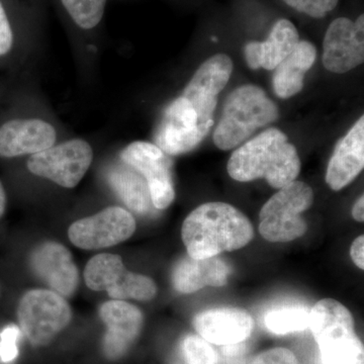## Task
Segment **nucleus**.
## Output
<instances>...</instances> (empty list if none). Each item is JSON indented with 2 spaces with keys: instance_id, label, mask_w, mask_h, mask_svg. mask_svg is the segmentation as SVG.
<instances>
[{
  "instance_id": "nucleus-15",
  "label": "nucleus",
  "mask_w": 364,
  "mask_h": 364,
  "mask_svg": "<svg viewBox=\"0 0 364 364\" xmlns=\"http://www.w3.org/2000/svg\"><path fill=\"white\" fill-rule=\"evenodd\" d=\"M56 140V129L44 119H11L0 127V157L36 154L52 147Z\"/></svg>"
},
{
  "instance_id": "nucleus-28",
  "label": "nucleus",
  "mask_w": 364,
  "mask_h": 364,
  "mask_svg": "<svg viewBox=\"0 0 364 364\" xmlns=\"http://www.w3.org/2000/svg\"><path fill=\"white\" fill-rule=\"evenodd\" d=\"M21 329L14 325H9L0 333V360L4 363H13L18 358V340Z\"/></svg>"
},
{
  "instance_id": "nucleus-31",
  "label": "nucleus",
  "mask_w": 364,
  "mask_h": 364,
  "mask_svg": "<svg viewBox=\"0 0 364 364\" xmlns=\"http://www.w3.org/2000/svg\"><path fill=\"white\" fill-rule=\"evenodd\" d=\"M352 260L356 267L363 269L364 268V237L359 236L352 243L350 248Z\"/></svg>"
},
{
  "instance_id": "nucleus-8",
  "label": "nucleus",
  "mask_w": 364,
  "mask_h": 364,
  "mask_svg": "<svg viewBox=\"0 0 364 364\" xmlns=\"http://www.w3.org/2000/svg\"><path fill=\"white\" fill-rule=\"evenodd\" d=\"M93 159L90 144L82 139H71L31 155L28 171L62 188H73L82 181Z\"/></svg>"
},
{
  "instance_id": "nucleus-7",
  "label": "nucleus",
  "mask_w": 364,
  "mask_h": 364,
  "mask_svg": "<svg viewBox=\"0 0 364 364\" xmlns=\"http://www.w3.org/2000/svg\"><path fill=\"white\" fill-rule=\"evenodd\" d=\"M70 306L63 296L47 289H32L18 306L21 331L33 346H45L71 322Z\"/></svg>"
},
{
  "instance_id": "nucleus-2",
  "label": "nucleus",
  "mask_w": 364,
  "mask_h": 364,
  "mask_svg": "<svg viewBox=\"0 0 364 364\" xmlns=\"http://www.w3.org/2000/svg\"><path fill=\"white\" fill-rule=\"evenodd\" d=\"M301 163L298 151L286 134L267 129L240 146L230 157L228 173L234 181L248 182L267 179L273 188H282L296 181Z\"/></svg>"
},
{
  "instance_id": "nucleus-13",
  "label": "nucleus",
  "mask_w": 364,
  "mask_h": 364,
  "mask_svg": "<svg viewBox=\"0 0 364 364\" xmlns=\"http://www.w3.org/2000/svg\"><path fill=\"white\" fill-rule=\"evenodd\" d=\"M31 267L55 293L70 296L77 289L79 274L70 251L56 242L37 246L31 255Z\"/></svg>"
},
{
  "instance_id": "nucleus-16",
  "label": "nucleus",
  "mask_w": 364,
  "mask_h": 364,
  "mask_svg": "<svg viewBox=\"0 0 364 364\" xmlns=\"http://www.w3.org/2000/svg\"><path fill=\"white\" fill-rule=\"evenodd\" d=\"M364 167V117L356 122L335 147L327 171L326 183L332 191L346 188Z\"/></svg>"
},
{
  "instance_id": "nucleus-18",
  "label": "nucleus",
  "mask_w": 364,
  "mask_h": 364,
  "mask_svg": "<svg viewBox=\"0 0 364 364\" xmlns=\"http://www.w3.org/2000/svg\"><path fill=\"white\" fill-rule=\"evenodd\" d=\"M299 43L298 30L291 21H277L264 42H250L245 47L249 68L274 70Z\"/></svg>"
},
{
  "instance_id": "nucleus-10",
  "label": "nucleus",
  "mask_w": 364,
  "mask_h": 364,
  "mask_svg": "<svg viewBox=\"0 0 364 364\" xmlns=\"http://www.w3.org/2000/svg\"><path fill=\"white\" fill-rule=\"evenodd\" d=\"M135 231L136 221L130 212L121 207H109L74 222L68 237L76 247L95 250L128 240Z\"/></svg>"
},
{
  "instance_id": "nucleus-12",
  "label": "nucleus",
  "mask_w": 364,
  "mask_h": 364,
  "mask_svg": "<svg viewBox=\"0 0 364 364\" xmlns=\"http://www.w3.org/2000/svg\"><path fill=\"white\" fill-rule=\"evenodd\" d=\"M100 317L107 328L102 341L105 356L112 360L123 358L142 330V312L127 301L112 299L100 306Z\"/></svg>"
},
{
  "instance_id": "nucleus-27",
  "label": "nucleus",
  "mask_w": 364,
  "mask_h": 364,
  "mask_svg": "<svg viewBox=\"0 0 364 364\" xmlns=\"http://www.w3.org/2000/svg\"><path fill=\"white\" fill-rule=\"evenodd\" d=\"M287 6L299 13L314 18H322L331 13L339 0H282Z\"/></svg>"
},
{
  "instance_id": "nucleus-17",
  "label": "nucleus",
  "mask_w": 364,
  "mask_h": 364,
  "mask_svg": "<svg viewBox=\"0 0 364 364\" xmlns=\"http://www.w3.org/2000/svg\"><path fill=\"white\" fill-rule=\"evenodd\" d=\"M231 272L229 263L218 256L196 259L188 255L173 267L172 284L178 293L193 294L205 287L225 286Z\"/></svg>"
},
{
  "instance_id": "nucleus-11",
  "label": "nucleus",
  "mask_w": 364,
  "mask_h": 364,
  "mask_svg": "<svg viewBox=\"0 0 364 364\" xmlns=\"http://www.w3.org/2000/svg\"><path fill=\"white\" fill-rule=\"evenodd\" d=\"M364 61V16L352 21L339 18L330 23L323 43V64L334 73L346 72Z\"/></svg>"
},
{
  "instance_id": "nucleus-29",
  "label": "nucleus",
  "mask_w": 364,
  "mask_h": 364,
  "mask_svg": "<svg viewBox=\"0 0 364 364\" xmlns=\"http://www.w3.org/2000/svg\"><path fill=\"white\" fill-rule=\"evenodd\" d=\"M252 364H299L296 355L287 348H273L261 352Z\"/></svg>"
},
{
  "instance_id": "nucleus-1",
  "label": "nucleus",
  "mask_w": 364,
  "mask_h": 364,
  "mask_svg": "<svg viewBox=\"0 0 364 364\" xmlns=\"http://www.w3.org/2000/svg\"><path fill=\"white\" fill-rule=\"evenodd\" d=\"M252 224L241 210L226 203H203L184 220L181 238L196 259L238 250L252 240Z\"/></svg>"
},
{
  "instance_id": "nucleus-19",
  "label": "nucleus",
  "mask_w": 364,
  "mask_h": 364,
  "mask_svg": "<svg viewBox=\"0 0 364 364\" xmlns=\"http://www.w3.org/2000/svg\"><path fill=\"white\" fill-rule=\"evenodd\" d=\"M317 58V49L308 41H299L298 46L273 74V90L280 98H289L303 90L306 72L312 68Z\"/></svg>"
},
{
  "instance_id": "nucleus-6",
  "label": "nucleus",
  "mask_w": 364,
  "mask_h": 364,
  "mask_svg": "<svg viewBox=\"0 0 364 364\" xmlns=\"http://www.w3.org/2000/svg\"><path fill=\"white\" fill-rule=\"evenodd\" d=\"M313 202V189L305 182L294 181L279 188L261 208V236L273 243L301 238L308 230L301 214L312 207Z\"/></svg>"
},
{
  "instance_id": "nucleus-34",
  "label": "nucleus",
  "mask_w": 364,
  "mask_h": 364,
  "mask_svg": "<svg viewBox=\"0 0 364 364\" xmlns=\"http://www.w3.org/2000/svg\"><path fill=\"white\" fill-rule=\"evenodd\" d=\"M0 294H1V289H0Z\"/></svg>"
},
{
  "instance_id": "nucleus-5",
  "label": "nucleus",
  "mask_w": 364,
  "mask_h": 364,
  "mask_svg": "<svg viewBox=\"0 0 364 364\" xmlns=\"http://www.w3.org/2000/svg\"><path fill=\"white\" fill-rule=\"evenodd\" d=\"M277 117V105L262 88L252 85L240 86L227 98L221 121L215 129V145L224 151L233 149Z\"/></svg>"
},
{
  "instance_id": "nucleus-30",
  "label": "nucleus",
  "mask_w": 364,
  "mask_h": 364,
  "mask_svg": "<svg viewBox=\"0 0 364 364\" xmlns=\"http://www.w3.org/2000/svg\"><path fill=\"white\" fill-rule=\"evenodd\" d=\"M14 45V33L4 6L0 2V56H6Z\"/></svg>"
},
{
  "instance_id": "nucleus-26",
  "label": "nucleus",
  "mask_w": 364,
  "mask_h": 364,
  "mask_svg": "<svg viewBox=\"0 0 364 364\" xmlns=\"http://www.w3.org/2000/svg\"><path fill=\"white\" fill-rule=\"evenodd\" d=\"M181 356L184 364H218L219 356L210 344L198 335H188L182 339Z\"/></svg>"
},
{
  "instance_id": "nucleus-4",
  "label": "nucleus",
  "mask_w": 364,
  "mask_h": 364,
  "mask_svg": "<svg viewBox=\"0 0 364 364\" xmlns=\"http://www.w3.org/2000/svg\"><path fill=\"white\" fill-rule=\"evenodd\" d=\"M310 328L321 364H364L363 342L350 311L336 299H324L311 309Z\"/></svg>"
},
{
  "instance_id": "nucleus-33",
  "label": "nucleus",
  "mask_w": 364,
  "mask_h": 364,
  "mask_svg": "<svg viewBox=\"0 0 364 364\" xmlns=\"http://www.w3.org/2000/svg\"><path fill=\"white\" fill-rule=\"evenodd\" d=\"M6 189L2 186L1 181H0V218L4 215L6 208Z\"/></svg>"
},
{
  "instance_id": "nucleus-24",
  "label": "nucleus",
  "mask_w": 364,
  "mask_h": 364,
  "mask_svg": "<svg viewBox=\"0 0 364 364\" xmlns=\"http://www.w3.org/2000/svg\"><path fill=\"white\" fill-rule=\"evenodd\" d=\"M114 299H133L136 301H151L157 294L154 280L138 273L127 270L121 280L107 291Z\"/></svg>"
},
{
  "instance_id": "nucleus-32",
  "label": "nucleus",
  "mask_w": 364,
  "mask_h": 364,
  "mask_svg": "<svg viewBox=\"0 0 364 364\" xmlns=\"http://www.w3.org/2000/svg\"><path fill=\"white\" fill-rule=\"evenodd\" d=\"M352 217L355 221H364V196H361L360 198L354 203L352 208Z\"/></svg>"
},
{
  "instance_id": "nucleus-23",
  "label": "nucleus",
  "mask_w": 364,
  "mask_h": 364,
  "mask_svg": "<svg viewBox=\"0 0 364 364\" xmlns=\"http://www.w3.org/2000/svg\"><path fill=\"white\" fill-rule=\"evenodd\" d=\"M311 308L304 305L275 306L265 313V328L275 335L305 331L310 327Z\"/></svg>"
},
{
  "instance_id": "nucleus-25",
  "label": "nucleus",
  "mask_w": 364,
  "mask_h": 364,
  "mask_svg": "<svg viewBox=\"0 0 364 364\" xmlns=\"http://www.w3.org/2000/svg\"><path fill=\"white\" fill-rule=\"evenodd\" d=\"M74 23L83 28H95L104 16L107 0H61Z\"/></svg>"
},
{
  "instance_id": "nucleus-14",
  "label": "nucleus",
  "mask_w": 364,
  "mask_h": 364,
  "mask_svg": "<svg viewBox=\"0 0 364 364\" xmlns=\"http://www.w3.org/2000/svg\"><path fill=\"white\" fill-rule=\"evenodd\" d=\"M193 327L208 343L229 346L247 340L254 322L250 314L242 309L215 308L198 314Z\"/></svg>"
},
{
  "instance_id": "nucleus-20",
  "label": "nucleus",
  "mask_w": 364,
  "mask_h": 364,
  "mask_svg": "<svg viewBox=\"0 0 364 364\" xmlns=\"http://www.w3.org/2000/svg\"><path fill=\"white\" fill-rule=\"evenodd\" d=\"M107 181L124 205L136 214H147L150 210L151 198L147 182L135 169L117 166L109 169Z\"/></svg>"
},
{
  "instance_id": "nucleus-21",
  "label": "nucleus",
  "mask_w": 364,
  "mask_h": 364,
  "mask_svg": "<svg viewBox=\"0 0 364 364\" xmlns=\"http://www.w3.org/2000/svg\"><path fill=\"white\" fill-rule=\"evenodd\" d=\"M232 71L233 62L228 55H214L196 70L184 90L207 97H218L227 85Z\"/></svg>"
},
{
  "instance_id": "nucleus-9",
  "label": "nucleus",
  "mask_w": 364,
  "mask_h": 364,
  "mask_svg": "<svg viewBox=\"0 0 364 364\" xmlns=\"http://www.w3.org/2000/svg\"><path fill=\"white\" fill-rule=\"evenodd\" d=\"M122 161L141 174L147 182L151 202L157 210H165L176 198L171 161L155 144L135 141L119 154Z\"/></svg>"
},
{
  "instance_id": "nucleus-22",
  "label": "nucleus",
  "mask_w": 364,
  "mask_h": 364,
  "mask_svg": "<svg viewBox=\"0 0 364 364\" xmlns=\"http://www.w3.org/2000/svg\"><path fill=\"white\" fill-rule=\"evenodd\" d=\"M126 272L123 260L119 255L109 253L97 254L86 264L85 284L92 291H107L116 286Z\"/></svg>"
},
{
  "instance_id": "nucleus-3",
  "label": "nucleus",
  "mask_w": 364,
  "mask_h": 364,
  "mask_svg": "<svg viewBox=\"0 0 364 364\" xmlns=\"http://www.w3.org/2000/svg\"><path fill=\"white\" fill-rule=\"evenodd\" d=\"M217 97L183 91L165 109L155 129V145L177 156L196 149L214 124Z\"/></svg>"
}]
</instances>
